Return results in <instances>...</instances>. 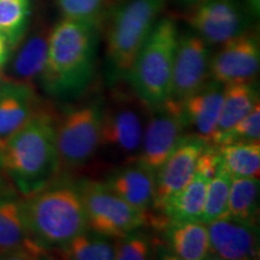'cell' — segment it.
<instances>
[{"instance_id":"cell-30","label":"cell","mask_w":260,"mask_h":260,"mask_svg":"<svg viewBox=\"0 0 260 260\" xmlns=\"http://www.w3.org/2000/svg\"><path fill=\"white\" fill-rule=\"evenodd\" d=\"M63 17L100 24L106 0H56Z\"/></svg>"},{"instance_id":"cell-11","label":"cell","mask_w":260,"mask_h":260,"mask_svg":"<svg viewBox=\"0 0 260 260\" xmlns=\"http://www.w3.org/2000/svg\"><path fill=\"white\" fill-rule=\"evenodd\" d=\"M210 45L197 32H180L172 69L171 99L182 102L200 89L210 77Z\"/></svg>"},{"instance_id":"cell-32","label":"cell","mask_w":260,"mask_h":260,"mask_svg":"<svg viewBox=\"0 0 260 260\" xmlns=\"http://www.w3.org/2000/svg\"><path fill=\"white\" fill-rule=\"evenodd\" d=\"M247 4L249 5V8L253 12H258V8H259V0H246Z\"/></svg>"},{"instance_id":"cell-10","label":"cell","mask_w":260,"mask_h":260,"mask_svg":"<svg viewBox=\"0 0 260 260\" xmlns=\"http://www.w3.org/2000/svg\"><path fill=\"white\" fill-rule=\"evenodd\" d=\"M142 105L145 104L140 99L136 103L128 98L104 105L99 148L110 149L122 157L136 158L147 122Z\"/></svg>"},{"instance_id":"cell-4","label":"cell","mask_w":260,"mask_h":260,"mask_svg":"<svg viewBox=\"0 0 260 260\" xmlns=\"http://www.w3.org/2000/svg\"><path fill=\"white\" fill-rule=\"evenodd\" d=\"M168 0H128L118 6L106 29L105 59L109 81L126 82L135 58Z\"/></svg>"},{"instance_id":"cell-9","label":"cell","mask_w":260,"mask_h":260,"mask_svg":"<svg viewBox=\"0 0 260 260\" xmlns=\"http://www.w3.org/2000/svg\"><path fill=\"white\" fill-rule=\"evenodd\" d=\"M149 111L141 147L135 161L155 172L186 136L184 130L187 124L181 103L171 98L149 109Z\"/></svg>"},{"instance_id":"cell-1","label":"cell","mask_w":260,"mask_h":260,"mask_svg":"<svg viewBox=\"0 0 260 260\" xmlns=\"http://www.w3.org/2000/svg\"><path fill=\"white\" fill-rule=\"evenodd\" d=\"M99 25L63 17L50 29L47 58L39 82L50 95L75 96L94 75Z\"/></svg>"},{"instance_id":"cell-8","label":"cell","mask_w":260,"mask_h":260,"mask_svg":"<svg viewBox=\"0 0 260 260\" xmlns=\"http://www.w3.org/2000/svg\"><path fill=\"white\" fill-rule=\"evenodd\" d=\"M251 11L243 0H199L189 5L184 19L210 46H219L251 28Z\"/></svg>"},{"instance_id":"cell-21","label":"cell","mask_w":260,"mask_h":260,"mask_svg":"<svg viewBox=\"0 0 260 260\" xmlns=\"http://www.w3.org/2000/svg\"><path fill=\"white\" fill-rule=\"evenodd\" d=\"M259 104V93L253 81H237L223 84L222 110L217 130L210 144L233 128Z\"/></svg>"},{"instance_id":"cell-14","label":"cell","mask_w":260,"mask_h":260,"mask_svg":"<svg viewBox=\"0 0 260 260\" xmlns=\"http://www.w3.org/2000/svg\"><path fill=\"white\" fill-rule=\"evenodd\" d=\"M209 230V258L251 260L259 258V235L251 225L224 216L206 224Z\"/></svg>"},{"instance_id":"cell-24","label":"cell","mask_w":260,"mask_h":260,"mask_svg":"<svg viewBox=\"0 0 260 260\" xmlns=\"http://www.w3.org/2000/svg\"><path fill=\"white\" fill-rule=\"evenodd\" d=\"M259 178H232L226 216L256 225L259 212Z\"/></svg>"},{"instance_id":"cell-28","label":"cell","mask_w":260,"mask_h":260,"mask_svg":"<svg viewBox=\"0 0 260 260\" xmlns=\"http://www.w3.org/2000/svg\"><path fill=\"white\" fill-rule=\"evenodd\" d=\"M260 138V104H256L254 109L243 117L224 134L219 135L213 141L214 146H222L234 142L258 141Z\"/></svg>"},{"instance_id":"cell-7","label":"cell","mask_w":260,"mask_h":260,"mask_svg":"<svg viewBox=\"0 0 260 260\" xmlns=\"http://www.w3.org/2000/svg\"><path fill=\"white\" fill-rule=\"evenodd\" d=\"M102 103L90 102L70 107L57 118L56 139L60 169L83 165L100 146Z\"/></svg>"},{"instance_id":"cell-27","label":"cell","mask_w":260,"mask_h":260,"mask_svg":"<svg viewBox=\"0 0 260 260\" xmlns=\"http://www.w3.org/2000/svg\"><path fill=\"white\" fill-rule=\"evenodd\" d=\"M230 183H232V176L220 164L207 183L206 198H205L204 211L200 222L207 224L214 219L226 216Z\"/></svg>"},{"instance_id":"cell-12","label":"cell","mask_w":260,"mask_h":260,"mask_svg":"<svg viewBox=\"0 0 260 260\" xmlns=\"http://www.w3.org/2000/svg\"><path fill=\"white\" fill-rule=\"evenodd\" d=\"M259 65V34L255 29L249 28L219 45V50L211 56L210 77L220 84L253 81Z\"/></svg>"},{"instance_id":"cell-18","label":"cell","mask_w":260,"mask_h":260,"mask_svg":"<svg viewBox=\"0 0 260 260\" xmlns=\"http://www.w3.org/2000/svg\"><path fill=\"white\" fill-rule=\"evenodd\" d=\"M38 110L34 87L4 81L0 84V140L25 124Z\"/></svg>"},{"instance_id":"cell-19","label":"cell","mask_w":260,"mask_h":260,"mask_svg":"<svg viewBox=\"0 0 260 260\" xmlns=\"http://www.w3.org/2000/svg\"><path fill=\"white\" fill-rule=\"evenodd\" d=\"M113 193L140 210L148 211L153 204L154 172L134 162L113 171L104 182Z\"/></svg>"},{"instance_id":"cell-2","label":"cell","mask_w":260,"mask_h":260,"mask_svg":"<svg viewBox=\"0 0 260 260\" xmlns=\"http://www.w3.org/2000/svg\"><path fill=\"white\" fill-rule=\"evenodd\" d=\"M57 118L38 110L21 128L0 140L3 170L25 197L50 184L60 169Z\"/></svg>"},{"instance_id":"cell-5","label":"cell","mask_w":260,"mask_h":260,"mask_svg":"<svg viewBox=\"0 0 260 260\" xmlns=\"http://www.w3.org/2000/svg\"><path fill=\"white\" fill-rule=\"evenodd\" d=\"M178 35L180 30L174 18L159 17L128 75L126 82L148 109L160 105L171 96Z\"/></svg>"},{"instance_id":"cell-33","label":"cell","mask_w":260,"mask_h":260,"mask_svg":"<svg viewBox=\"0 0 260 260\" xmlns=\"http://www.w3.org/2000/svg\"><path fill=\"white\" fill-rule=\"evenodd\" d=\"M178 2H181L182 4H184V5H191V4H194V3H197V2H199V0H178Z\"/></svg>"},{"instance_id":"cell-17","label":"cell","mask_w":260,"mask_h":260,"mask_svg":"<svg viewBox=\"0 0 260 260\" xmlns=\"http://www.w3.org/2000/svg\"><path fill=\"white\" fill-rule=\"evenodd\" d=\"M222 102L223 84L216 81L206 82L200 89L180 102L187 126H191L197 135L209 144L218 125Z\"/></svg>"},{"instance_id":"cell-16","label":"cell","mask_w":260,"mask_h":260,"mask_svg":"<svg viewBox=\"0 0 260 260\" xmlns=\"http://www.w3.org/2000/svg\"><path fill=\"white\" fill-rule=\"evenodd\" d=\"M50 29L41 27L22 39L14 57L3 67V80L34 87L39 82L47 58ZM0 70V71H2Z\"/></svg>"},{"instance_id":"cell-35","label":"cell","mask_w":260,"mask_h":260,"mask_svg":"<svg viewBox=\"0 0 260 260\" xmlns=\"http://www.w3.org/2000/svg\"><path fill=\"white\" fill-rule=\"evenodd\" d=\"M4 195H6V194L3 193V189H2V188H0V197H4Z\"/></svg>"},{"instance_id":"cell-22","label":"cell","mask_w":260,"mask_h":260,"mask_svg":"<svg viewBox=\"0 0 260 260\" xmlns=\"http://www.w3.org/2000/svg\"><path fill=\"white\" fill-rule=\"evenodd\" d=\"M209 180L210 178L197 171L187 186L172 195L162 205L159 212L162 213L167 223L200 220L203 216Z\"/></svg>"},{"instance_id":"cell-13","label":"cell","mask_w":260,"mask_h":260,"mask_svg":"<svg viewBox=\"0 0 260 260\" xmlns=\"http://www.w3.org/2000/svg\"><path fill=\"white\" fill-rule=\"evenodd\" d=\"M209 142L195 136H184L174 152L154 172L152 207L159 211L174 194L187 186L197 172L198 161Z\"/></svg>"},{"instance_id":"cell-3","label":"cell","mask_w":260,"mask_h":260,"mask_svg":"<svg viewBox=\"0 0 260 260\" xmlns=\"http://www.w3.org/2000/svg\"><path fill=\"white\" fill-rule=\"evenodd\" d=\"M25 224L45 251L58 249L88 230L86 211L77 187L45 186L22 200Z\"/></svg>"},{"instance_id":"cell-26","label":"cell","mask_w":260,"mask_h":260,"mask_svg":"<svg viewBox=\"0 0 260 260\" xmlns=\"http://www.w3.org/2000/svg\"><path fill=\"white\" fill-rule=\"evenodd\" d=\"M30 17V0H0V34L11 47L23 39Z\"/></svg>"},{"instance_id":"cell-15","label":"cell","mask_w":260,"mask_h":260,"mask_svg":"<svg viewBox=\"0 0 260 260\" xmlns=\"http://www.w3.org/2000/svg\"><path fill=\"white\" fill-rule=\"evenodd\" d=\"M46 253L25 224L22 200L0 197V258H37Z\"/></svg>"},{"instance_id":"cell-6","label":"cell","mask_w":260,"mask_h":260,"mask_svg":"<svg viewBox=\"0 0 260 260\" xmlns=\"http://www.w3.org/2000/svg\"><path fill=\"white\" fill-rule=\"evenodd\" d=\"M76 187L92 232L107 239H118L147 223V211L126 203L104 182L86 181Z\"/></svg>"},{"instance_id":"cell-31","label":"cell","mask_w":260,"mask_h":260,"mask_svg":"<svg viewBox=\"0 0 260 260\" xmlns=\"http://www.w3.org/2000/svg\"><path fill=\"white\" fill-rule=\"evenodd\" d=\"M11 45L4 35L0 34V70L3 69L6 61L10 58V51H11Z\"/></svg>"},{"instance_id":"cell-34","label":"cell","mask_w":260,"mask_h":260,"mask_svg":"<svg viewBox=\"0 0 260 260\" xmlns=\"http://www.w3.org/2000/svg\"><path fill=\"white\" fill-rule=\"evenodd\" d=\"M3 170V160H2V147H0V171Z\"/></svg>"},{"instance_id":"cell-23","label":"cell","mask_w":260,"mask_h":260,"mask_svg":"<svg viewBox=\"0 0 260 260\" xmlns=\"http://www.w3.org/2000/svg\"><path fill=\"white\" fill-rule=\"evenodd\" d=\"M220 164L232 178H259L260 141L217 146Z\"/></svg>"},{"instance_id":"cell-20","label":"cell","mask_w":260,"mask_h":260,"mask_svg":"<svg viewBox=\"0 0 260 260\" xmlns=\"http://www.w3.org/2000/svg\"><path fill=\"white\" fill-rule=\"evenodd\" d=\"M167 245L170 254L180 260L209 258L210 240L206 224L200 220L167 223Z\"/></svg>"},{"instance_id":"cell-29","label":"cell","mask_w":260,"mask_h":260,"mask_svg":"<svg viewBox=\"0 0 260 260\" xmlns=\"http://www.w3.org/2000/svg\"><path fill=\"white\" fill-rule=\"evenodd\" d=\"M115 240V260H146L152 256L151 241L146 234L139 230Z\"/></svg>"},{"instance_id":"cell-25","label":"cell","mask_w":260,"mask_h":260,"mask_svg":"<svg viewBox=\"0 0 260 260\" xmlns=\"http://www.w3.org/2000/svg\"><path fill=\"white\" fill-rule=\"evenodd\" d=\"M57 251L61 258L69 260H115L113 243L89 229L75 236Z\"/></svg>"}]
</instances>
